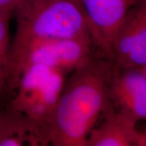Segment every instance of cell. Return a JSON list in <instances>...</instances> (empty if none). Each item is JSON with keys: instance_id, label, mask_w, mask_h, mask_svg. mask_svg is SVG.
<instances>
[{"instance_id": "obj_1", "label": "cell", "mask_w": 146, "mask_h": 146, "mask_svg": "<svg viewBox=\"0 0 146 146\" xmlns=\"http://www.w3.org/2000/svg\"><path fill=\"white\" fill-rule=\"evenodd\" d=\"M114 70L112 60L100 54L66 78L47 131L49 145L86 146L100 116L112 108L110 87Z\"/></svg>"}, {"instance_id": "obj_2", "label": "cell", "mask_w": 146, "mask_h": 146, "mask_svg": "<svg viewBox=\"0 0 146 146\" xmlns=\"http://www.w3.org/2000/svg\"><path fill=\"white\" fill-rule=\"evenodd\" d=\"M16 27L10 50L48 39H91L78 0H23L13 12Z\"/></svg>"}, {"instance_id": "obj_3", "label": "cell", "mask_w": 146, "mask_h": 146, "mask_svg": "<svg viewBox=\"0 0 146 146\" xmlns=\"http://www.w3.org/2000/svg\"><path fill=\"white\" fill-rule=\"evenodd\" d=\"M100 54L90 39H48L31 42L9 51L6 85L16 89L21 72L29 66L43 65L67 74Z\"/></svg>"}, {"instance_id": "obj_4", "label": "cell", "mask_w": 146, "mask_h": 146, "mask_svg": "<svg viewBox=\"0 0 146 146\" xmlns=\"http://www.w3.org/2000/svg\"><path fill=\"white\" fill-rule=\"evenodd\" d=\"M111 53L116 68L146 67V0L129 11L115 33Z\"/></svg>"}, {"instance_id": "obj_5", "label": "cell", "mask_w": 146, "mask_h": 146, "mask_svg": "<svg viewBox=\"0 0 146 146\" xmlns=\"http://www.w3.org/2000/svg\"><path fill=\"white\" fill-rule=\"evenodd\" d=\"M140 1L78 0L86 17L92 41L102 54L111 59V45L115 33L130 9Z\"/></svg>"}, {"instance_id": "obj_6", "label": "cell", "mask_w": 146, "mask_h": 146, "mask_svg": "<svg viewBox=\"0 0 146 146\" xmlns=\"http://www.w3.org/2000/svg\"><path fill=\"white\" fill-rule=\"evenodd\" d=\"M110 98L113 110L136 123L146 118V67L118 69L114 66Z\"/></svg>"}, {"instance_id": "obj_7", "label": "cell", "mask_w": 146, "mask_h": 146, "mask_svg": "<svg viewBox=\"0 0 146 146\" xmlns=\"http://www.w3.org/2000/svg\"><path fill=\"white\" fill-rule=\"evenodd\" d=\"M137 123L112 107L90 131L86 146H145L146 133L138 130Z\"/></svg>"}, {"instance_id": "obj_8", "label": "cell", "mask_w": 146, "mask_h": 146, "mask_svg": "<svg viewBox=\"0 0 146 146\" xmlns=\"http://www.w3.org/2000/svg\"><path fill=\"white\" fill-rule=\"evenodd\" d=\"M66 74L54 70L48 79L15 111L25 114L39 126L47 139V131L62 90Z\"/></svg>"}, {"instance_id": "obj_9", "label": "cell", "mask_w": 146, "mask_h": 146, "mask_svg": "<svg viewBox=\"0 0 146 146\" xmlns=\"http://www.w3.org/2000/svg\"><path fill=\"white\" fill-rule=\"evenodd\" d=\"M48 145L39 126L23 113L0 112V146Z\"/></svg>"}, {"instance_id": "obj_10", "label": "cell", "mask_w": 146, "mask_h": 146, "mask_svg": "<svg viewBox=\"0 0 146 146\" xmlns=\"http://www.w3.org/2000/svg\"><path fill=\"white\" fill-rule=\"evenodd\" d=\"M12 16V13L0 12V96L6 85L7 65L11 43L10 23Z\"/></svg>"}, {"instance_id": "obj_11", "label": "cell", "mask_w": 146, "mask_h": 146, "mask_svg": "<svg viewBox=\"0 0 146 146\" xmlns=\"http://www.w3.org/2000/svg\"><path fill=\"white\" fill-rule=\"evenodd\" d=\"M23 0H0V12H9L13 14L16 7Z\"/></svg>"}, {"instance_id": "obj_12", "label": "cell", "mask_w": 146, "mask_h": 146, "mask_svg": "<svg viewBox=\"0 0 146 146\" xmlns=\"http://www.w3.org/2000/svg\"></svg>"}]
</instances>
